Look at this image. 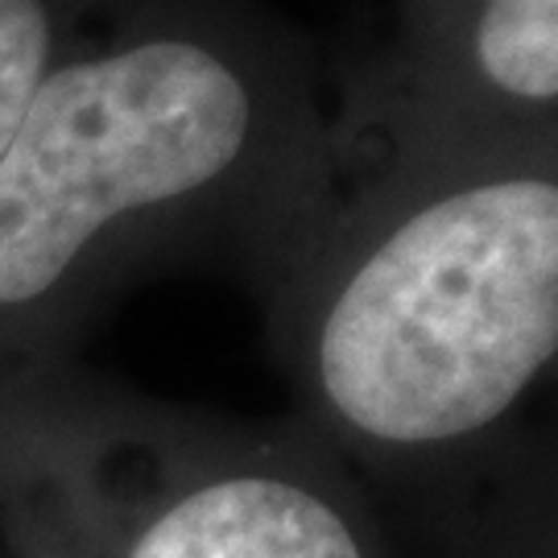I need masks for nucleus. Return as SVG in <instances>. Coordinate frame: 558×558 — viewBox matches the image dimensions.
<instances>
[{"label": "nucleus", "mask_w": 558, "mask_h": 558, "mask_svg": "<svg viewBox=\"0 0 558 558\" xmlns=\"http://www.w3.org/2000/svg\"><path fill=\"white\" fill-rule=\"evenodd\" d=\"M558 352V186L493 182L401 223L327 315L323 389L356 430L439 442L500 418Z\"/></svg>", "instance_id": "1"}, {"label": "nucleus", "mask_w": 558, "mask_h": 558, "mask_svg": "<svg viewBox=\"0 0 558 558\" xmlns=\"http://www.w3.org/2000/svg\"><path fill=\"white\" fill-rule=\"evenodd\" d=\"M244 133L240 80L191 41L46 75L0 158V306L46 294L108 220L211 182Z\"/></svg>", "instance_id": "2"}, {"label": "nucleus", "mask_w": 558, "mask_h": 558, "mask_svg": "<svg viewBox=\"0 0 558 558\" xmlns=\"http://www.w3.org/2000/svg\"><path fill=\"white\" fill-rule=\"evenodd\" d=\"M129 558H360V546L306 488L223 480L154 521Z\"/></svg>", "instance_id": "3"}, {"label": "nucleus", "mask_w": 558, "mask_h": 558, "mask_svg": "<svg viewBox=\"0 0 558 558\" xmlns=\"http://www.w3.org/2000/svg\"><path fill=\"white\" fill-rule=\"evenodd\" d=\"M476 54L505 92L525 100L558 96V0H488Z\"/></svg>", "instance_id": "4"}, {"label": "nucleus", "mask_w": 558, "mask_h": 558, "mask_svg": "<svg viewBox=\"0 0 558 558\" xmlns=\"http://www.w3.org/2000/svg\"><path fill=\"white\" fill-rule=\"evenodd\" d=\"M50 21L41 0H0V158L46 80Z\"/></svg>", "instance_id": "5"}]
</instances>
